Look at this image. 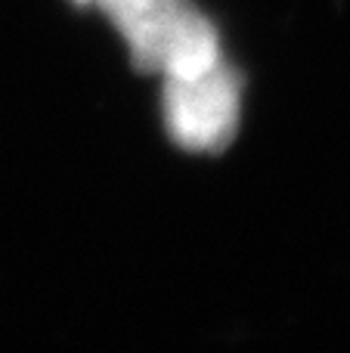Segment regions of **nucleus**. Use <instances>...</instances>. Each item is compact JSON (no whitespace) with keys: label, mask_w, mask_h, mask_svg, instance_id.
<instances>
[{"label":"nucleus","mask_w":350,"mask_h":353,"mask_svg":"<svg viewBox=\"0 0 350 353\" xmlns=\"http://www.w3.org/2000/svg\"><path fill=\"white\" fill-rule=\"evenodd\" d=\"M140 72L192 74L223 59L220 34L192 0H96Z\"/></svg>","instance_id":"f257e3e1"},{"label":"nucleus","mask_w":350,"mask_h":353,"mask_svg":"<svg viewBox=\"0 0 350 353\" xmlns=\"http://www.w3.org/2000/svg\"><path fill=\"white\" fill-rule=\"evenodd\" d=\"M165 124L174 143L192 152H214L233 140L242 115V78L227 59L192 74L165 78Z\"/></svg>","instance_id":"f03ea898"},{"label":"nucleus","mask_w":350,"mask_h":353,"mask_svg":"<svg viewBox=\"0 0 350 353\" xmlns=\"http://www.w3.org/2000/svg\"><path fill=\"white\" fill-rule=\"evenodd\" d=\"M81 3H84V0H81Z\"/></svg>","instance_id":"7ed1b4c3"}]
</instances>
